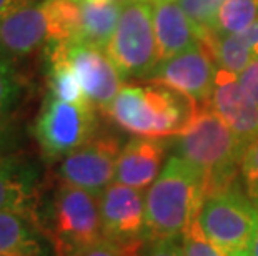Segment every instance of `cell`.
Masks as SVG:
<instances>
[{"label": "cell", "mask_w": 258, "mask_h": 256, "mask_svg": "<svg viewBox=\"0 0 258 256\" xmlns=\"http://www.w3.org/2000/svg\"><path fill=\"white\" fill-rule=\"evenodd\" d=\"M173 155L197 168L203 182V200L227 192L240 183L245 148L222 118L208 107L199 105L188 127L172 141Z\"/></svg>", "instance_id": "6da1fadb"}, {"label": "cell", "mask_w": 258, "mask_h": 256, "mask_svg": "<svg viewBox=\"0 0 258 256\" xmlns=\"http://www.w3.org/2000/svg\"><path fill=\"white\" fill-rule=\"evenodd\" d=\"M199 105L185 94L167 85H125L105 115L134 137H177L194 120Z\"/></svg>", "instance_id": "7a4b0ae2"}, {"label": "cell", "mask_w": 258, "mask_h": 256, "mask_svg": "<svg viewBox=\"0 0 258 256\" xmlns=\"http://www.w3.org/2000/svg\"><path fill=\"white\" fill-rule=\"evenodd\" d=\"M202 203V175L188 161L172 153L145 193L147 239L180 238L199 215Z\"/></svg>", "instance_id": "3957f363"}, {"label": "cell", "mask_w": 258, "mask_h": 256, "mask_svg": "<svg viewBox=\"0 0 258 256\" xmlns=\"http://www.w3.org/2000/svg\"><path fill=\"white\" fill-rule=\"evenodd\" d=\"M197 221L225 256H250L258 226V208L246 197L241 182L203 200Z\"/></svg>", "instance_id": "277c9868"}, {"label": "cell", "mask_w": 258, "mask_h": 256, "mask_svg": "<svg viewBox=\"0 0 258 256\" xmlns=\"http://www.w3.org/2000/svg\"><path fill=\"white\" fill-rule=\"evenodd\" d=\"M123 80H147L158 63L150 0H127L105 48Z\"/></svg>", "instance_id": "5b68a950"}, {"label": "cell", "mask_w": 258, "mask_h": 256, "mask_svg": "<svg viewBox=\"0 0 258 256\" xmlns=\"http://www.w3.org/2000/svg\"><path fill=\"white\" fill-rule=\"evenodd\" d=\"M50 216L48 238L55 244L57 256H74L103 239L98 197L87 190L62 182L53 198Z\"/></svg>", "instance_id": "8992f818"}, {"label": "cell", "mask_w": 258, "mask_h": 256, "mask_svg": "<svg viewBox=\"0 0 258 256\" xmlns=\"http://www.w3.org/2000/svg\"><path fill=\"white\" fill-rule=\"evenodd\" d=\"M97 110L48 95L34 125V137L48 160L65 158L97 135Z\"/></svg>", "instance_id": "52a82bcc"}, {"label": "cell", "mask_w": 258, "mask_h": 256, "mask_svg": "<svg viewBox=\"0 0 258 256\" xmlns=\"http://www.w3.org/2000/svg\"><path fill=\"white\" fill-rule=\"evenodd\" d=\"M102 238L123 256H142L147 246L145 193L142 190L112 183L98 197Z\"/></svg>", "instance_id": "ba28073f"}, {"label": "cell", "mask_w": 258, "mask_h": 256, "mask_svg": "<svg viewBox=\"0 0 258 256\" xmlns=\"http://www.w3.org/2000/svg\"><path fill=\"white\" fill-rule=\"evenodd\" d=\"M122 143L110 133L95 135L80 148L62 158L58 177L62 182L87 190L95 197L105 192L115 180Z\"/></svg>", "instance_id": "9c48e42d"}, {"label": "cell", "mask_w": 258, "mask_h": 256, "mask_svg": "<svg viewBox=\"0 0 258 256\" xmlns=\"http://www.w3.org/2000/svg\"><path fill=\"white\" fill-rule=\"evenodd\" d=\"M62 43L67 62L72 65L85 97L95 110L107 113L115 97L122 90V75L118 73L105 50L82 42Z\"/></svg>", "instance_id": "30bf717a"}, {"label": "cell", "mask_w": 258, "mask_h": 256, "mask_svg": "<svg viewBox=\"0 0 258 256\" xmlns=\"http://www.w3.org/2000/svg\"><path fill=\"white\" fill-rule=\"evenodd\" d=\"M217 65L200 43L172 58L160 60L147 81L167 85L197 103H208L215 83Z\"/></svg>", "instance_id": "8fae6325"}, {"label": "cell", "mask_w": 258, "mask_h": 256, "mask_svg": "<svg viewBox=\"0 0 258 256\" xmlns=\"http://www.w3.org/2000/svg\"><path fill=\"white\" fill-rule=\"evenodd\" d=\"M208 107L246 150L258 140V107L240 85L238 75L217 68Z\"/></svg>", "instance_id": "7c38bea8"}, {"label": "cell", "mask_w": 258, "mask_h": 256, "mask_svg": "<svg viewBox=\"0 0 258 256\" xmlns=\"http://www.w3.org/2000/svg\"><path fill=\"white\" fill-rule=\"evenodd\" d=\"M48 43V20L42 2L19 5L0 17V57L24 58Z\"/></svg>", "instance_id": "4fadbf2b"}, {"label": "cell", "mask_w": 258, "mask_h": 256, "mask_svg": "<svg viewBox=\"0 0 258 256\" xmlns=\"http://www.w3.org/2000/svg\"><path fill=\"white\" fill-rule=\"evenodd\" d=\"M168 143L163 138L134 137L118 155L115 182L137 190H147L160 175Z\"/></svg>", "instance_id": "5bb4252c"}, {"label": "cell", "mask_w": 258, "mask_h": 256, "mask_svg": "<svg viewBox=\"0 0 258 256\" xmlns=\"http://www.w3.org/2000/svg\"><path fill=\"white\" fill-rule=\"evenodd\" d=\"M158 62L199 45V35L177 0H150Z\"/></svg>", "instance_id": "9a60e30c"}, {"label": "cell", "mask_w": 258, "mask_h": 256, "mask_svg": "<svg viewBox=\"0 0 258 256\" xmlns=\"http://www.w3.org/2000/svg\"><path fill=\"white\" fill-rule=\"evenodd\" d=\"M37 175L29 161L0 158V211H19L37 220Z\"/></svg>", "instance_id": "2e32d148"}, {"label": "cell", "mask_w": 258, "mask_h": 256, "mask_svg": "<svg viewBox=\"0 0 258 256\" xmlns=\"http://www.w3.org/2000/svg\"><path fill=\"white\" fill-rule=\"evenodd\" d=\"M80 5V37L77 42L105 50L118 25L123 4L118 0H77Z\"/></svg>", "instance_id": "e0dca14e"}, {"label": "cell", "mask_w": 258, "mask_h": 256, "mask_svg": "<svg viewBox=\"0 0 258 256\" xmlns=\"http://www.w3.org/2000/svg\"><path fill=\"white\" fill-rule=\"evenodd\" d=\"M37 220L19 211H0V256H45Z\"/></svg>", "instance_id": "ac0fdd59"}, {"label": "cell", "mask_w": 258, "mask_h": 256, "mask_svg": "<svg viewBox=\"0 0 258 256\" xmlns=\"http://www.w3.org/2000/svg\"><path fill=\"white\" fill-rule=\"evenodd\" d=\"M199 40L218 68H223L235 75L243 72L255 57L240 35H215L207 32Z\"/></svg>", "instance_id": "d6986e66"}, {"label": "cell", "mask_w": 258, "mask_h": 256, "mask_svg": "<svg viewBox=\"0 0 258 256\" xmlns=\"http://www.w3.org/2000/svg\"><path fill=\"white\" fill-rule=\"evenodd\" d=\"M48 20V43L77 42L80 37V5L77 0H42Z\"/></svg>", "instance_id": "ffe728a7"}, {"label": "cell", "mask_w": 258, "mask_h": 256, "mask_svg": "<svg viewBox=\"0 0 258 256\" xmlns=\"http://www.w3.org/2000/svg\"><path fill=\"white\" fill-rule=\"evenodd\" d=\"M258 17V0H225L217 14L210 34L238 35ZM207 34V32H205Z\"/></svg>", "instance_id": "44dd1931"}, {"label": "cell", "mask_w": 258, "mask_h": 256, "mask_svg": "<svg viewBox=\"0 0 258 256\" xmlns=\"http://www.w3.org/2000/svg\"><path fill=\"white\" fill-rule=\"evenodd\" d=\"M177 2L194 24L197 35L200 39L205 32L212 30L218 10L225 0H177Z\"/></svg>", "instance_id": "7402d4cb"}, {"label": "cell", "mask_w": 258, "mask_h": 256, "mask_svg": "<svg viewBox=\"0 0 258 256\" xmlns=\"http://www.w3.org/2000/svg\"><path fill=\"white\" fill-rule=\"evenodd\" d=\"M22 95V83L17 72L7 58L0 57V120L7 122L9 113L14 110Z\"/></svg>", "instance_id": "603a6c76"}, {"label": "cell", "mask_w": 258, "mask_h": 256, "mask_svg": "<svg viewBox=\"0 0 258 256\" xmlns=\"http://www.w3.org/2000/svg\"><path fill=\"white\" fill-rule=\"evenodd\" d=\"M183 256H225L203 233L197 218L182 235Z\"/></svg>", "instance_id": "cb8c5ba5"}, {"label": "cell", "mask_w": 258, "mask_h": 256, "mask_svg": "<svg viewBox=\"0 0 258 256\" xmlns=\"http://www.w3.org/2000/svg\"><path fill=\"white\" fill-rule=\"evenodd\" d=\"M240 180L246 197L258 208V140L245 150L240 168Z\"/></svg>", "instance_id": "d4e9b609"}, {"label": "cell", "mask_w": 258, "mask_h": 256, "mask_svg": "<svg viewBox=\"0 0 258 256\" xmlns=\"http://www.w3.org/2000/svg\"><path fill=\"white\" fill-rule=\"evenodd\" d=\"M142 256H183V248L180 246L177 238H165L148 241Z\"/></svg>", "instance_id": "484cf974"}, {"label": "cell", "mask_w": 258, "mask_h": 256, "mask_svg": "<svg viewBox=\"0 0 258 256\" xmlns=\"http://www.w3.org/2000/svg\"><path fill=\"white\" fill-rule=\"evenodd\" d=\"M238 81L258 107V55H255L253 60L248 63V67L238 75Z\"/></svg>", "instance_id": "4316f807"}, {"label": "cell", "mask_w": 258, "mask_h": 256, "mask_svg": "<svg viewBox=\"0 0 258 256\" xmlns=\"http://www.w3.org/2000/svg\"><path fill=\"white\" fill-rule=\"evenodd\" d=\"M74 256H123V254L120 253L113 244L105 241V239H100V241L84 248L82 251H79Z\"/></svg>", "instance_id": "83f0119b"}, {"label": "cell", "mask_w": 258, "mask_h": 256, "mask_svg": "<svg viewBox=\"0 0 258 256\" xmlns=\"http://www.w3.org/2000/svg\"><path fill=\"white\" fill-rule=\"evenodd\" d=\"M14 145V132L9 127V122L0 120V158H2L9 150H12Z\"/></svg>", "instance_id": "f1b7e54d"}, {"label": "cell", "mask_w": 258, "mask_h": 256, "mask_svg": "<svg viewBox=\"0 0 258 256\" xmlns=\"http://www.w3.org/2000/svg\"><path fill=\"white\" fill-rule=\"evenodd\" d=\"M238 35L241 37V40L250 47V50L253 52V55H258V17L253 24L248 27V29H246L245 32H241V34H238Z\"/></svg>", "instance_id": "f546056e"}, {"label": "cell", "mask_w": 258, "mask_h": 256, "mask_svg": "<svg viewBox=\"0 0 258 256\" xmlns=\"http://www.w3.org/2000/svg\"><path fill=\"white\" fill-rule=\"evenodd\" d=\"M29 2H35V0H0V17H2L4 14H7L9 10L19 7V5L29 4Z\"/></svg>", "instance_id": "4dcf8cb0"}, {"label": "cell", "mask_w": 258, "mask_h": 256, "mask_svg": "<svg viewBox=\"0 0 258 256\" xmlns=\"http://www.w3.org/2000/svg\"><path fill=\"white\" fill-rule=\"evenodd\" d=\"M250 256H258V226H256V233H255V238H253V244H251Z\"/></svg>", "instance_id": "1f68e13d"}, {"label": "cell", "mask_w": 258, "mask_h": 256, "mask_svg": "<svg viewBox=\"0 0 258 256\" xmlns=\"http://www.w3.org/2000/svg\"><path fill=\"white\" fill-rule=\"evenodd\" d=\"M118 2H127V0H118Z\"/></svg>", "instance_id": "d6a6232c"}]
</instances>
